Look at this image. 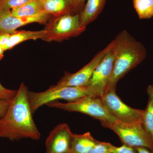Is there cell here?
<instances>
[{
    "label": "cell",
    "mask_w": 153,
    "mask_h": 153,
    "mask_svg": "<svg viewBox=\"0 0 153 153\" xmlns=\"http://www.w3.org/2000/svg\"><path fill=\"white\" fill-rule=\"evenodd\" d=\"M27 87L22 82L5 114L0 118V137L10 140H38L41 134L35 123L28 99Z\"/></svg>",
    "instance_id": "obj_1"
},
{
    "label": "cell",
    "mask_w": 153,
    "mask_h": 153,
    "mask_svg": "<svg viewBox=\"0 0 153 153\" xmlns=\"http://www.w3.org/2000/svg\"><path fill=\"white\" fill-rule=\"evenodd\" d=\"M113 41L114 66L107 87L116 88L118 81L142 63L147 53L144 45L126 30L118 34Z\"/></svg>",
    "instance_id": "obj_2"
},
{
    "label": "cell",
    "mask_w": 153,
    "mask_h": 153,
    "mask_svg": "<svg viewBox=\"0 0 153 153\" xmlns=\"http://www.w3.org/2000/svg\"><path fill=\"white\" fill-rule=\"evenodd\" d=\"M46 105L71 111L77 112L87 114L100 121L102 125L108 128L111 125L117 122L118 120L110 113L105 107L101 97L94 95L87 96L75 101L66 103L55 100Z\"/></svg>",
    "instance_id": "obj_3"
},
{
    "label": "cell",
    "mask_w": 153,
    "mask_h": 153,
    "mask_svg": "<svg viewBox=\"0 0 153 153\" xmlns=\"http://www.w3.org/2000/svg\"><path fill=\"white\" fill-rule=\"evenodd\" d=\"M81 26L79 13H67L53 17L44 29L46 35L43 40L47 42L61 41L76 37L85 31Z\"/></svg>",
    "instance_id": "obj_4"
},
{
    "label": "cell",
    "mask_w": 153,
    "mask_h": 153,
    "mask_svg": "<svg viewBox=\"0 0 153 153\" xmlns=\"http://www.w3.org/2000/svg\"><path fill=\"white\" fill-rule=\"evenodd\" d=\"M28 99L33 113L44 105L51 102L64 100L75 101L87 96L93 95L86 86H65L59 88L50 87L41 92L28 91Z\"/></svg>",
    "instance_id": "obj_5"
},
{
    "label": "cell",
    "mask_w": 153,
    "mask_h": 153,
    "mask_svg": "<svg viewBox=\"0 0 153 153\" xmlns=\"http://www.w3.org/2000/svg\"><path fill=\"white\" fill-rule=\"evenodd\" d=\"M108 128L117 135L123 144L133 148H147L153 152V140L141 121L123 123L118 121Z\"/></svg>",
    "instance_id": "obj_6"
},
{
    "label": "cell",
    "mask_w": 153,
    "mask_h": 153,
    "mask_svg": "<svg viewBox=\"0 0 153 153\" xmlns=\"http://www.w3.org/2000/svg\"><path fill=\"white\" fill-rule=\"evenodd\" d=\"M116 87H107L101 100L110 113L123 123L141 121L144 110L135 109L122 101L116 92Z\"/></svg>",
    "instance_id": "obj_7"
},
{
    "label": "cell",
    "mask_w": 153,
    "mask_h": 153,
    "mask_svg": "<svg viewBox=\"0 0 153 153\" xmlns=\"http://www.w3.org/2000/svg\"><path fill=\"white\" fill-rule=\"evenodd\" d=\"M114 43L111 49L97 66L85 86L94 96L101 97L108 85L114 66Z\"/></svg>",
    "instance_id": "obj_8"
},
{
    "label": "cell",
    "mask_w": 153,
    "mask_h": 153,
    "mask_svg": "<svg viewBox=\"0 0 153 153\" xmlns=\"http://www.w3.org/2000/svg\"><path fill=\"white\" fill-rule=\"evenodd\" d=\"M113 41L106 47L98 52L89 63L74 74L66 73L56 85L52 88H59L65 86H85L92 76L97 66L113 46Z\"/></svg>",
    "instance_id": "obj_9"
},
{
    "label": "cell",
    "mask_w": 153,
    "mask_h": 153,
    "mask_svg": "<svg viewBox=\"0 0 153 153\" xmlns=\"http://www.w3.org/2000/svg\"><path fill=\"white\" fill-rule=\"evenodd\" d=\"M51 16L44 13L34 16L18 17L13 16L10 10L0 9V34H12L18 28L31 23L46 24Z\"/></svg>",
    "instance_id": "obj_10"
},
{
    "label": "cell",
    "mask_w": 153,
    "mask_h": 153,
    "mask_svg": "<svg viewBox=\"0 0 153 153\" xmlns=\"http://www.w3.org/2000/svg\"><path fill=\"white\" fill-rule=\"evenodd\" d=\"M73 134L68 125H58L51 131L46 140L47 153H67L70 152Z\"/></svg>",
    "instance_id": "obj_11"
},
{
    "label": "cell",
    "mask_w": 153,
    "mask_h": 153,
    "mask_svg": "<svg viewBox=\"0 0 153 153\" xmlns=\"http://www.w3.org/2000/svg\"><path fill=\"white\" fill-rule=\"evenodd\" d=\"M107 0H87L82 11L79 13L80 25L86 26L94 22L101 13Z\"/></svg>",
    "instance_id": "obj_12"
},
{
    "label": "cell",
    "mask_w": 153,
    "mask_h": 153,
    "mask_svg": "<svg viewBox=\"0 0 153 153\" xmlns=\"http://www.w3.org/2000/svg\"><path fill=\"white\" fill-rule=\"evenodd\" d=\"M98 142L94 138L89 132L81 134H73L70 152L72 153H89Z\"/></svg>",
    "instance_id": "obj_13"
},
{
    "label": "cell",
    "mask_w": 153,
    "mask_h": 153,
    "mask_svg": "<svg viewBox=\"0 0 153 153\" xmlns=\"http://www.w3.org/2000/svg\"><path fill=\"white\" fill-rule=\"evenodd\" d=\"M42 3L44 13L53 17L74 13L70 0H42Z\"/></svg>",
    "instance_id": "obj_14"
},
{
    "label": "cell",
    "mask_w": 153,
    "mask_h": 153,
    "mask_svg": "<svg viewBox=\"0 0 153 153\" xmlns=\"http://www.w3.org/2000/svg\"><path fill=\"white\" fill-rule=\"evenodd\" d=\"M47 31L45 30L40 31H17L11 34L8 43L4 48V50L10 49L20 43L29 40L43 38L46 35Z\"/></svg>",
    "instance_id": "obj_15"
},
{
    "label": "cell",
    "mask_w": 153,
    "mask_h": 153,
    "mask_svg": "<svg viewBox=\"0 0 153 153\" xmlns=\"http://www.w3.org/2000/svg\"><path fill=\"white\" fill-rule=\"evenodd\" d=\"M11 12L13 16L18 17L34 16L44 13L42 7V0H31L12 9Z\"/></svg>",
    "instance_id": "obj_16"
},
{
    "label": "cell",
    "mask_w": 153,
    "mask_h": 153,
    "mask_svg": "<svg viewBox=\"0 0 153 153\" xmlns=\"http://www.w3.org/2000/svg\"><path fill=\"white\" fill-rule=\"evenodd\" d=\"M147 93L149 100L146 107L144 110L141 122L153 140V84L148 86Z\"/></svg>",
    "instance_id": "obj_17"
},
{
    "label": "cell",
    "mask_w": 153,
    "mask_h": 153,
    "mask_svg": "<svg viewBox=\"0 0 153 153\" xmlns=\"http://www.w3.org/2000/svg\"><path fill=\"white\" fill-rule=\"evenodd\" d=\"M134 8L140 19L153 17V0H132Z\"/></svg>",
    "instance_id": "obj_18"
},
{
    "label": "cell",
    "mask_w": 153,
    "mask_h": 153,
    "mask_svg": "<svg viewBox=\"0 0 153 153\" xmlns=\"http://www.w3.org/2000/svg\"><path fill=\"white\" fill-rule=\"evenodd\" d=\"M114 147L110 143L99 141L89 153H112Z\"/></svg>",
    "instance_id": "obj_19"
},
{
    "label": "cell",
    "mask_w": 153,
    "mask_h": 153,
    "mask_svg": "<svg viewBox=\"0 0 153 153\" xmlns=\"http://www.w3.org/2000/svg\"><path fill=\"white\" fill-rule=\"evenodd\" d=\"M31 0H0V9L12 10Z\"/></svg>",
    "instance_id": "obj_20"
},
{
    "label": "cell",
    "mask_w": 153,
    "mask_h": 153,
    "mask_svg": "<svg viewBox=\"0 0 153 153\" xmlns=\"http://www.w3.org/2000/svg\"><path fill=\"white\" fill-rule=\"evenodd\" d=\"M17 91L7 89L0 83V100H11L16 94Z\"/></svg>",
    "instance_id": "obj_21"
},
{
    "label": "cell",
    "mask_w": 153,
    "mask_h": 153,
    "mask_svg": "<svg viewBox=\"0 0 153 153\" xmlns=\"http://www.w3.org/2000/svg\"><path fill=\"white\" fill-rule=\"evenodd\" d=\"M74 13H80L84 7L86 0H70Z\"/></svg>",
    "instance_id": "obj_22"
},
{
    "label": "cell",
    "mask_w": 153,
    "mask_h": 153,
    "mask_svg": "<svg viewBox=\"0 0 153 153\" xmlns=\"http://www.w3.org/2000/svg\"><path fill=\"white\" fill-rule=\"evenodd\" d=\"M112 153H137L134 148L123 144L120 147L114 146Z\"/></svg>",
    "instance_id": "obj_23"
},
{
    "label": "cell",
    "mask_w": 153,
    "mask_h": 153,
    "mask_svg": "<svg viewBox=\"0 0 153 153\" xmlns=\"http://www.w3.org/2000/svg\"><path fill=\"white\" fill-rule=\"evenodd\" d=\"M11 100H0V118L2 117L5 114Z\"/></svg>",
    "instance_id": "obj_24"
},
{
    "label": "cell",
    "mask_w": 153,
    "mask_h": 153,
    "mask_svg": "<svg viewBox=\"0 0 153 153\" xmlns=\"http://www.w3.org/2000/svg\"><path fill=\"white\" fill-rule=\"evenodd\" d=\"M10 36L11 34L9 33L0 34V47H1L3 49L8 43Z\"/></svg>",
    "instance_id": "obj_25"
},
{
    "label": "cell",
    "mask_w": 153,
    "mask_h": 153,
    "mask_svg": "<svg viewBox=\"0 0 153 153\" xmlns=\"http://www.w3.org/2000/svg\"><path fill=\"white\" fill-rule=\"evenodd\" d=\"M137 153H153L152 152L147 148L144 147L134 148Z\"/></svg>",
    "instance_id": "obj_26"
},
{
    "label": "cell",
    "mask_w": 153,
    "mask_h": 153,
    "mask_svg": "<svg viewBox=\"0 0 153 153\" xmlns=\"http://www.w3.org/2000/svg\"><path fill=\"white\" fill-rule=\"evenodd\" d=\"M4 51L3 48L0 47V60L4 57Z\"/></svg>",
    "instance_id": "obj_27"
},
{
    "label": "cell",
    "mask_w": 153,
    "mask_h": 153,
    "mask_svg": "<svg viewBox=\"0 0 153 153\" xmlns=\"http://www.w3.org/2000/svg\"><path fill=\"white\" fill-rule=\"evenodd\" d=\"M67 153H71V152H68Z\"/></svg>",
    "instance_id": "obj_28"
}]
</instances>
